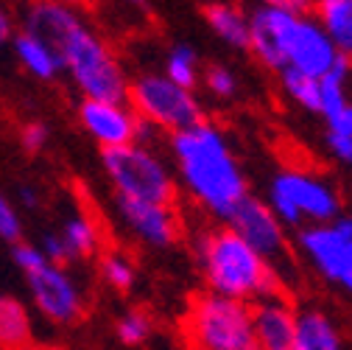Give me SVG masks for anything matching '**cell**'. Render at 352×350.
<instances>
[{
    "label": "cell",
    "instance_id": "2",
    "mask_svg": "<svg viewBox=\"0 0 352 350\" xmlns=\"http://www.w3.org/2000/svg\"><path fill=\"white\" fill-rule=\"evenodd\" d=\"M196 258L207 291L230 300H266L283 297V275L272 260L254 252L230 225L204 230L196 238Z\"/></svg>",
    "mask_w": 352,
    "mask_h": 350
},
{
    "label": "cell",
    "instance_id": "14",
    "mask_svg": "<svg viewBox=\"0 0 352 350\" xmlns=\"http://www.w3.org/2000/svg\"><path fill=\"white\" fill-rule=\"evenodd\" d=\"M341 59L344 56L338 54L336 42L322 28V23L307 14L299 17L294 37H291V45H288V68L305 76H314V79H324Z\"/></svg>",
    "mask_w": 352,
    "mask_h": 350
},
{
    "label": "cell",
    "instance_id": "20",
    "mask_svg": "<svg viewBox=\"0 0 352 350\" xmlns=\"http://www.w3.org/2000/svg\"><path fill=\"white\" fill-rule=\"evenodd\" d=\"M294 350H344L338 325L316 309L299 311V333Z\"/></svg>",
    "mask_w": 352,
    "mask_h": 350
},
{
    "label": "cell",
    "instance_id": "10",
    "mask_svg": "<svg viewBox=\"0 0 352 350\" xmlns=\"http://www.w3.org/2000/svg\"><path fill=\"white\" fill-rule=\"evenodd\" d=\"M305 14H294L280 3H263L249 14V51L260 65L269 70H285L288 68V45L294 28Z\"/></svg>",
    "mask_w": 352,
    "mask_h": 350
},
{
    "label": "cell",
    "instance_id": "34",
    "mask_svg": "<svg viewBox=\"0 0 352 350\" xmlns=\"http://www.w3.org/2000/svg\"><path fill=\"white\" fill-rule=\"evenodd\" d=\"M14 34H17V28H14V17H12V12L6 9L3 0H0V48L12 45Z\"/></svg>",
    "mask_w": 352,
    "mask_h": 350
},
{
    "label": "cell",
    "instance_id": "15",
    "mask_svg": "<svg viewBox=\"0 0 352 350\" xmlns=\"http://www.w3.org/2000/svg\"><path fill=\"white\" fill-rule=\"evenodd\" d=\"M252 322L263 350H294L299 333V311L285 294L252 302Z\"/></svg>",
    "mask_w": 352,
    "mask_h": 350
},
{
    "label": "cell",
    "instance_id": "19",
    "mask_svg": "<svg viewBox=\"0 0 352 350\" xmlns=\"http://www.w3.org/2000/svg\"><path fill=\"white\" fill-rule=\"evenodd\" d=\"M204 20L210 31L230 48H249V14H243L235 3L212 0L204 6Z\"/></svg>",
    "mask_w": 352,
    "mask_h": 350
},
{
    "label": "cell",
    "instance_id": "13",
    "mask_svg": "<svg viewBox=\"0 0 352 350\" xmlns=\"http://www.w3.org/2000/svg\"><path fill=\"white\" fill-rule=\"evenodd\" d=\"M254 252H260L266 260L283 258L288 252V238H285V225L277 218V213L257 196H246L241 202V207L232 213V218L227 222Z\"/></svg>",
    "mask_w": 352,
    "mask_h": 350
},
{
    "label": "cell",
    "instance_id": "5",
    "mask_svg": "<svg viewBox=\"0 0 352 350\" xmlns=\"http://www.w3.org/2000/svg\"><path fill=\"white\" fill-rule=\"evenodd\" d=\"M266 205L277 213L285 227H311L327 225L336 216H341V196L336 188L302 168H283L269 183Z\"/></svg>",
    "mask_w": 352,
    "mask_h": 350
},
{
    "label": "cell",
    "instance_id": "6",
    "mask_svg": "<svg viewBox=\"0 0 352 350\" xmlns=\"http://www.w3.org/2000/svg\"><path fill=\"white\" fill-rule=\"evenodd\" d=\"M104 174L115 188V196L173 205L176 180L165 160L143 143H131L123 149H109L101 154Z\"/></svg>",
    "mask_w": 352,
    "mask_h": 350
},
{
    "label": "cell",
    "instance_id": "26",
    "mask_svg": "<svg viewBox=\"0 0 352 350\" xmlns=\"http://www.w3.org/2000/svg\"><path fill=\"white\" fill-rule=\"evenodd\" d=\"M151 331H154L151 317H148L146 311H138V309H131V311L120 314L118 322H115V333H118V339H120L123 344H131V347H138V344L148 342Z\"/></svg>",
    "mask_w": 352,
    "mask_h": 350
},
{
    "label": "cell",
    "instance_id": "37",
    "mask_svg": "<svg viewBox=\"0 0 352 350\" xmlns=\"http://www.w3.org/2000/svg\"><path fill=\"white\" fill-rule=\"evenodd\" d=\"M126 6H135V9H146L148 6V0H123Z\"/></svg>",
    "mask_w": 352,
    "mask_h": 350
},
{
    "label": "cell",
    "instance_id": "21",
    "mask_svg": "<svg viewBox=\"0 0 352 350\" xmlns=\"http://www.w3.org/2000/svg\"><path fill=\"white\" fill-rule=\"evenodd\" d=\"M314 9L338 54L352 59V0H316Z\"/></svg>",
    "mask_w": 352,
    "mask_h": 350
},
{
    "label": "cell",
    "instance_id": "17",
    "mask_svg": "<svg viewBox=\"0 0 352 350\" xmlns=\"http://www.w3.org/2000/svg\"><path fill=\"white\" fill-rule=\"evenodd\" d=\"M12 51L20 62V68L25 73H31L39 81H54L65 68H62V56L48 45L45 39H39L28 31H17L12 39Z\"/></svg>",
    "mask_w": 352,
    "mask_h": 350
},
{
    "label": "cell",
    "instance_id": "22",
    "mask_svg": "<svg viewBox=\"0 0 352 350\" xmlns=\"http://www.w3.org/2000/svg\"><path fill=\"white\" fill-rule=\"evenodd\" d=\"M70 260H81V258H93L101 249V227L90 213H73L70 218H65V225L59 230Z\"/></svg>",
    "mask_w": 352,
    "mask_h": 350
},
{
    "label": "cell",
    "instance_id": "12",
    "mask_svg": "<svg viewBox=\"0 0 352 350\" xmlns=\"http://www.w3.org/2000/svg\"><path fill=\"white\" fill-rule=\"evenodd\" d=\"M115 205H118V216L123 227L140 244L154 247V249H168L179 241L182 222H179V213L173 210V205L123 199V196H115Z\"/></svg>",
    "mask_w": 352,
    "mask_h": 350
},
{
    "label": "cell",
    "instance_id": "4",
    "mask_svg": "<svg viewBox=\"0 0 352 350\" xmlns=\"http://www.w3.org/2000/svg\"><path fill=\"white\" fill-rule=\"evenodd\" d=\"M185 339L190 350H263L252 322V305L212 291L190 300Z\"/></svg>",
    "mask_w": 352,
    "mask_h": 350
},
{
    "label": "cell",
    "instance_id": "39",
    "mask_svg": "<svg viewBox=\"0 0 352 350\" xmlns=\"http://www.w3.org/2000/svg\"><path fill=\"white\" fill-rule=\"evenodd\" d=\"M59 3H67V6H76V3H78V0H59Z\"/></svg>",
    "mask_w": 352,
    "mask_h": 350
},
{
    "label": "cell",
    "instance_id": "27",
    "mask_svg": "<svg viewBox=\"0 0 352 350\" xmlns=\"http://www.w3.org/2000/svg\"><path fill=\"white\" fill-rule=\"evenodd\" d=\"M201 81L207 87V93L212 99H221V101H232L238 96V76L227 68V65H210L201 73Z\"/></svg>",
    "mask_w": 352,
    "mask_h": 350
},
{
    "label": "cell",
    "instance_id": "28",
    "mask_svg": "<svg viewBox=\"0 0 352 350\" xmlns=\"http://www.w3.org/2000/svg\"><path fill=\"white\" fill-rule=\"evenodd\" d=\"M23 236V218H20V210L12 205V199L0 191V238L9 241V244H17Z\"/></svg>",
    "mask_w": 352,
    "mask_h": 350
},
{
    "label": "cell",
    "instance_id": "24",
    "mask_svg": "<svg viewBox=\"0 0 352 350\" xmlns=\"http://www.w3.org/2000/svg\"><path fill=\"white\" fill-rule=\"evenodd\" d=\"M280 84H283V93L302 110L307 112H316L319 115V104H322V79L314 76H305L299 70H280Z\"/></svg>",
    "mask_w": 352,
    "mask_h": 350
},
{
    "label": "cell",
    "instance_id": "16",
    "mask_svg": "<svg viewBox=\"0 0 352 350\" xmlns=\"http://www.w3.org/2000/svg\"><path fill=\"white\" fill-rule=\"evenodd\" d=\"M81 14L59 0H31L20 14V31H28L39 39H45L48 45L59 54L62 42L81 25Z\"/></svg>",
    "mask_w": 352,
    "mask_h": 350
},
{
    "label": "cell",
    "instance_id": "9",
    "mask_svg": "<svg viewBox=\"0 0 352 350\" xmlns=\"http://www.w3.org/2000/svg\"><path fill=\"white\" fill-rule=\"evenodd\" d=\"M302 255L307 258L322 280L352 294V238L344 236L333 222L302 227L296 236Z\"/></svg>",
    "mask_w": 352,
    "mask_h": 350
},
{
    "label": "cell",
    "instance_id": "25",
    "mask_svg": "<svg viewBox=\"0 0 352 350\" xmlns=\"http://www.w3.org/2000/svg\"><path fill=\"white\" fill-rule=\"evenodd\" d=\"M101 280L115 291H131L138 283V269L123 252H104L98 260Z\"/></svg>",
    "mask_w": 352,
    "mask_h": 350
},
{
    "label": "cell",
    "instance_id": "11",
    "mask_svg": "<svg viewBox=\"0 0 352 350\" xmlns=\"http://www.w3.org/2000/svg\"><path fill=\"white\" fill-rule=\"evenodd\" d=\"M78 121L84 126V132L101 146V152L138 143L140 118H138L135 110H131L129 101L84 99L78 104Z\"/></svg>",
    "mask_w": 352,
    "mask_h": 350
},
{
    "label": "cell",
    "instance_id": "30",
    "mask_svg": "<svg viewBox=\"0 0 352 350\" xmlns=\"http://www.w3.org/2000/svg\"><path fill=\"white\" fill-rule=\"evenodd\" d=\"M20 143L28 154H39L48 143V126L42 121H28L23 129H20Z\"/></svg>",
    "mask_w": 352,
    "mask_h": 350
},
{
    "label": "cell",
    "instance_id": "35",
    "mask_svg": "<svg viewBox=\"0 0 352 350\" xmlns=\"http://www.w3.org/2000/svg\"><path fill=\"white\" fill-rule=\"evenodd\" d=\"M17 202H20V207H25V210L39 207V202H42L39 188H34V185H20V188H17Z\"/></svg>",
    "mask_w": 352,
    "mask_h": 350
},
{
    "label": "cell",
    "instance_id": "23",
    "mask_svg": "<svg viewBox=\"0 0 352 350\" xmlns=\"http://www.w3.org/2000/svg\"><path fill=\"white\" fill-rule=\"evenodd\" d=\"M162 73L173 81L185 87V90H196V84L201 81V62H199V54L196 48L185 45V42H179V45H173L168 54H165V68Z\"/></svg>",
    "mask_w": 352,
    "mask_h": 350
},
{
    "label": "cell",
    "instance_id": "31",
    "mask_svg": "<svg viewBox=\"0 0 352 350\" xmlns=\"http://www.w3.org/2000/svg\"><path fill=\"white\" fill-rule=\"evenodd\" d=\"M39 249H42V255H45L51 264H62V267H67L70 264V255H67V247H65V241H62V236H59V230H51V233H45L39 238V244H36Z\"/></svg>",
    "mask_w": 352,
    "mask_h": 350
},
{
    "label": "cell",
    "instance_id": "32",
    "mask_svg": "<svg viewBox=\"0 0 352 350\" xmlns=\"http://www.w3.org/2000/svg\"><path fill=\"white\" fill-rule=\"evenodd\" d=\"M327 123V135H336V138H352V101L338 110L333 118L324 121Z\"/></svg>",
    "mask_w": 352,
    "mask_h": 350
},
{
    "label": "cell",
    "instance_id": "3",
    "mask_svg": "<svg viewBox=\"0 0 352 350\" xmlns=\"http://www.w3.org/2000/svg\"><path fill=\"white\" fill-rule=\"evenodd\" d=\"M62 68L84 99L129 101V76L107 42L81 23L59 48Z\"/></svg>",
    "mask_w": 352,
    "mask_h": 350
},
{
    "label": "cell",
    "instance_id": "8",
    "mask_svg": "<svg viewBox=\"0 0 352 350\" xmlns=\"http://www.w3.org/2000/svg\"><path fill=\"white\" fill-rule=\"evenodd\" d=\"M23 278L36 311L54 325H73L84 314V294L67 272V267L48 260V264H42L39 269Z\"/></svg>",
    "mask_w": 352,
    "mask_h": 350
},
{
    "label": "cell",
    "instance_id": "38",
    "mask_svg": "<svg viewBox=\"0 0 352 350\" xmlns=\"http://www.w3.org/2000/svg\"><path fill=\"white\" fill-rule=\"evenodd\" d=\"M28 350H59V347H48V344H36V342H34Z\"/></svg>",
    "mask_w": 352,
    "mask_h": 350
},
{
    "label": "cell",
    "instance_id": "36",
    "mask_svg": "<svg viewBox=\"0 0 352 350\" xmlns=\"http://www.w3.org/2000/svg\"><path fill=\"white\" fill-rule=\"evenodd\" d=\"M269 3H280V6H285L294 14H307V12L314 9L316 0H269Z\"/></svg>",
    "mask_w": 352,
    "mask_h": 350
},
{
    "label": "cell",
    "instance_id": "33",
    "mask_svg": "<svg viewBox=\"0 0 352 350\" xmlns=\"http://www.w3.org/2000/svg\"><path fill=\"white\" fill-rule=\"evenodd\" d=\"M327 149L336 160H341L344 165H352V138H336L327 135Z\"/></svg>",
    "mask_w": 352,
    "mask_h": 350
},
{
    "label": "cell",
    "instance_id": "7",
    "mask_svg": "<svg viewBox=\"0 0 352 350\" xmlns=\"http://www.w3.org/2000/svg\"><path fill=\"white\" fill-rule=\"evenodd\" d=\"M129 104L140 121L151 123L168 138L204 121L196 90L173 84L165 73H140L129 84Z\"/></svg>",
    "mask_w": 352,
    "mask_h": 350
},
{
    "label": "cell",
    "instance_id": "1",
    "mask_svg": "<svg viewBox=\"0 0 352 350\" xmlns=\"http://www.w3.org/2000/svg\"><path fill=\"white\" fill-rule=\"evenodd\" d=\"M168 143L182 188L204 213L227 225L241 202L249 196L246 174L227 135L215 123L201 121L170 135Z\"/></svg>",
    "mask_w": 352,
    "mask_h": 350
},
{
    "label": "cell",
    "instance_id": "18",
    "mask_svg": "<svg viewBox=\"0 0 352 350\" xmlns=\"http://www.w3.org/2000/svg\"><path fill=\"white\" fill-rule=\"evenodd\" d=\"M34 325L28 305L12 294H0V350H28Z\"/></svg>",
    "mask_w": 352,
    "mask_h": 350
},
{
    "label": "cell",
    "instance_id": "29",
    "mask_svg": "<svg viewBox=\"0 0 352 350\" xmlns=\"http://www.w3.org/2000/svg\"><path fill=\"white\" fill-rule=\"evenodd\" d=\"M12 260H14V267H17L23 275L39 269L42 264H48V258L42 255V249H39L36 244H28V241L12 244Z\"/></svg>",
    "mask_w": 352,
    "mask_h": 350
}]
</instances>
